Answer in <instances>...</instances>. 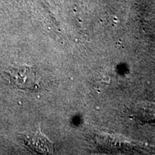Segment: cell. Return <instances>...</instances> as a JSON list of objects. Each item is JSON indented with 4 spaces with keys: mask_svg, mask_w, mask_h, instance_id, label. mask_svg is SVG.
Masks as SVG:
<instances>
[{
    "mask_svg": "<svg viewBox=\"0 0 155 155\" xmlns=\"http://www.w3.org/2000/svg\"><path fill=\"white\" fill-rule=\"evenodd\" d=\"M11 85L21 90L38 91L42 88L41 77L37 68L31 65H21L11 68L5 71Z\"/></svg>",
    "mask_w": 155,
    "mask_h": 155,
    "instance_id": "cell-1",
    "label": "cell"
},
{
    "mask_svg": "<svg viewBox=\"0 0 155 155\" xmlns=\"http://www.w3.org/2000/svg\"><path fill=\"white\" fill-rule=\"evenodd\" d=\"M20 139L32 152L38 154H51L53 152L52 142L39 130L35 132L22 134Z\"/></svg>",
    "mask_w": 155,
    "mask_h": 155,
    "instance_id": "cell-2",
    "label": "cell"
},
{
    "mask_svg": "<svg viewBox=\"0 0 155 155\" xmlns=\"http://www.w3.org/2000/svg\"><path fill=\"white\" fill-rule=\"evenodd\" d=\"M134 114L142 123H155V104L150 101L139 102L136 105Z\"/></svg>",
    "mask_w": 155,
    "mask_h": 155,
    "instance_id": "cell-3",
    "label": "cell"
}]
</instances>
